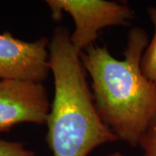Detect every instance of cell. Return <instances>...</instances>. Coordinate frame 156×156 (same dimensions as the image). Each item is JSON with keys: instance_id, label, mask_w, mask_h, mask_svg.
<instances>
[{"instance_id": "6da1fadb", "label": "cell", "mask_w": 156, "mask_h": 156, "mask_svg": "<svg viewBox=\"0 0 156 156\" xmlns=\"http://www.w3.org/2000/svg\"><path fill=\"white\" fill-rule=\"evenodd\" d=\"M141 28L132 29L123 58L112 56L106 46L93 44L81 54L92 81L96 109L118 140L132 147L156 116V84L146 77L141 60L148 45Z\"/></svg>"}, {"instance_id": "7a4b0ae2", "label": "cell", "mask_w": 156, "mask_h": 156, "mask_svg": "<svg viewBox=\"0 0 156 156\" xmlns=\"http://www.w3.org/2000/svg\"><path fill=\"white\" fill-rule=\"evenodd\" d=\"M49 51L54 98L46 141L53 156H88L95 147L118 140L96 109L80 55L65 27L54 30Z\"/></svg>"}, {"instance_id": "3957f363", "label": "cell", "mask_w": 156, "mask_h": 156, "mask_svg": "<svg viewBox=\"0 0 156 156\" xmlns=\"http://www.w3.org/2000/svg\"><path fill=\"white\" fill-rule=\"evenodd\" d=\"M51 17L61 19L62 13L69 14L75 23L70 42L81 56L95 44L102 29L129 25L134 18V11L127 5L107 0H47Z\"/></svg>"}, {"instance_id": "277c9868", "label": "cell", "mask_w": 156, "mask_h": 156, "mask_svg": "<svg viewBox=\"0 0 156 156\" xmlns=\"http://www.w3.org/2000/svg\"><path fill=\"white\" fill-rule=\"evenodd\" d=\"M50 103L42 83L0 80V134L20 123L46 124Z\"/></svg>"}, {"instance_id": "5b68a950", "label": "cell", "mask_w": 156, "mask_h": 156, "mask_svg": "<svg viewBox=\"0 0 156 156\" xmlns=\"http://www.w3.org/2000/svg\"><path fill=\"white\" fill-rule=\"evenodd\" d=\"M49 46L44 37L27 42L8 31L0 33V79L43 83L51 73Z\"/></svg>"}, {"instance_id": "8992f818", "label": "cell", "mask_w": 156, "mask_h": 156, "mask_svg": "<svg viewBox=\"0 0 156 156\" xmlns=\"http://www.w3.org/2000/svg\"><path fill=\"white\" fill-rule=\"evenodd\" d=\"M147 13L154 24V33L144 51L141 60V69L146 77L156 84V7L149 8Z\"/></svg>"}, {"instance_id": "52a82bcc", "label": "cell", "mask_w": 156, "mask_h": 156, "mask_svg": "<svg viewBox=\"0 0 156 156\" xmlns=\"http://www.w3.org/2000/svg\"><path fill=\"white\" fill-rule=\"evenodd\" d=\"M143 156H156V116L152 120L139 141Z\"/></svg>"}, {"instance_id": "ba28073f", "label": "cell", "mask_w": 156, "mask_h": 156, "mask_svg": "<svg viewBox=\"0 0 156 156\" xmlns=\"http://www.w3.org/2000/svg\"><path fill=\"white\" fill-rule=\"evenodd\" d=\"M0 156H37L34 151L27 149L18 141L0 139Z\"/></svg>"}, {"instance_id": "9c48e42d", "label": "cell", "mask_w": 156, "mask_h": 156, "mask_svg": "<svg viewBox=\"0 0 156 156\" xmlns=\"http://www.w3.org/2000/svg\"><path fill=\"white\" fill-rule=\"evenodd\" d=\"M107 156H123L121 153H114V154H108V155Z\"/></svg>"}]
</instances>
